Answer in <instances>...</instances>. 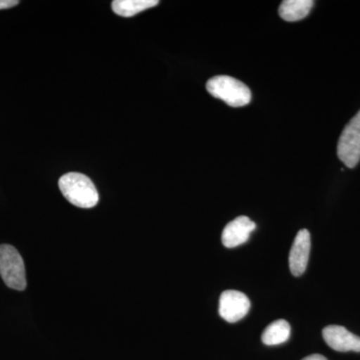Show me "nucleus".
Here are the masks:
<instances>
[{
    "mask_svg": "<svg viewBox=\"0 0 360 360\" xmlns=\"http://www.w3.org/2000/svg\"><path fill=\"white\" fill-rule=\"evenodd\" d=\"M58 186L66 200L77 207L91 208L98 203V191L86 175L70 172L60 177Z\"/></svg>",
    "mask_w": 360,
    "mask_h": 360,
    "instance_id": "f257e3e1",
    "label": "nucleus"
},
{
    "mask_svg": "<svg viewBox=\"0 0 360 360\" xmlns=\"http://www.w3.org/2000/svg\"><path fill=\"white\" fill-rule=\"evenodd\" d=\"M207 91L231 108H243L251 101L250 89L243 82L227 75L210 78L206 84Z\"/></svg>",
    "mask_w": 360,
    "mask_h": 360,
    "instance_id": "f03ea898",
    "label": "nucleus"
},
{
    "mask_svg": "<svg viewBox=\"0 0 360 360\" xmlns=\"http://www.w3.org/2000/svg\"><path fill=\"white\" fill-rule=\"evenodd\" d=\"M0 276L4 283L13 290L26 288V274L22 257L13 246L0 245Z\"/></svg>",
    "mask_w": 360,
    "mask_h": 360,
    "instance_id": "7ed1b4c3",
    "label": "nucleus"
},
{
    "mask_svg": "<svg viewBox=\"0 0 360 360\" xmlns=\"http://www.w3.org/2000/svg\"><path fill=\"white\" fill-rule=\"evenodd\" d=\"M338 158L348 168L356 167L360 160V110L343 129L338 144Z\"/></svg>",
    "mask_w": 360,
    "mask_h": 360,
    "instance_id": "20e7f679",
    "label": "nucleus"
},
{
    "mask_svg": "<svg viewBox=\"0 0 360 360\" xmlns=\"http://www.w3.org/2000/svg\"><path fill=\"white\" fill-rule=\"evenodd\" d=\"M250 309V300L240 291L225 290L220 295L219 314L229 323L243 319L248 314Z\"/></svg>",
    "mask_w": 360,
    "mask_h": 360,
    "instance_id": "39448f33",
    "label": "nucleus"
},
{
    "mask_svg": "<svg viewBox=\"0 0 360 360\" xmlns=\"http://www.w3.org/2000/svg\"><path fill=\"white\" fill-rule=\"evenodd\" d=\"M329 347L340 352H360V338L340 326H328L322 330Z\"/></svg>",
    "mask_w": 360,
    "mask_h": 360,
    "instance_id": "423d86ee",
    "label": "nucleus"
},
{
    "mask_svg": "<svg viewBox=\"0 0 360 360\" xmlns=\"http://www.w3.org/2000/svg\"><path fill=\"white\" fill-rule=\"evenodd\" d=\"M310 248V234L307 229H302L296 234L290 253V267L291 274L300 276L304 274L309 264Z\"/></svg>",
    "mask_w": 360,
    "mask_h": 360,
    "instance_id": "0eeeda50",
    "label": "nucleus"
},
{
    "mask_svg": "<svg viewBox=\"0 0 360 360\" xmlns=\"http://www.w3.org/2000/svg\"><path fill=\"white\" fill-rule=\"evenodd\" d=\"M257 224L248 217H239L232 220L222 231V243L225 248H233L243 245L250 239V233Z\"/></svg>",
    "mask_w": 360,
    "mask_h": 360,
    "instance_id": "6e6552de",
    "label": "nucleus"
},
{
    "mask_svg": "<svg viewBox=\"0 0 360 360\" xmlns=\"http://www.w3.org/2000/svg\"><path fill=\"white\" fill-rule=\"evenodd\" d=\"M314 1L311 0H285L279 6V15L285 21H298L309 15Z\"/></svg>",
    "mask_w": 360,
    "mask_h": 360,
    "instance_id": "1a4fd4ad",
    "label": "nucleus"
},
{
    "mask_svg": "<svg viewBox=\"0 0 360 360\" xmlns=\"http://www.w3.org/2000/svg\"><path fill=\"white\" fill-rule=\"evenodd\" d=\"M158 0H115L112 11L122 18H132L136 14L158 6Z\"/></svg>",
    "mask_w": 360,
    "mask_h": 360,
    "instance_id": "9d476101",
    "label": "nucleus"
},
{
    "mask_svg": "<svg viewBox=\"0 0 360 360\" xmlns=\"http://www.w3.org/2000/svg\"><path fill=\"white\" fill-rule=\"evenodd\" d=\"M290 336V323L284 319H278L264 329L262 340L265 345H278L288 341Z\"/></svg>",
    "mask_w": 360,
    "mask_h": 360,
    "instance_id": "9b49d317",
    "label": "nucleus"
},
{
    "mask_svg": "<svg viewBox=\"0 0 360 360\" xmlns=\"http://www.w3.org/2000/svg\"><path fill=\"white\" fill-rule=\"evenodd\" d=\"M20 4L18 0H0V11L1 9H8Z\"/></svg>",
    "mask_w": 360,
    "mask_h": 360,
    "instance_id": "f8f14e48",
    "label": "nucleus"
},
{
    "mask_svg": "<svg viewBox=\"0 0 360 360\" xmlns=\"http://www.w3.org/2000/svg\"><path fill=\"white\" fill-rule=\"evenodd\" d=\"M302 360H328L326 357H324L323 355L321 354H312L309 355V356L304 357Z\"/></svg>",
    "mask_w": 360,
    "mask_h": 360,
    "instance_id": "ddd939ff",
    "label": "nucleus"
}]
</instances>
